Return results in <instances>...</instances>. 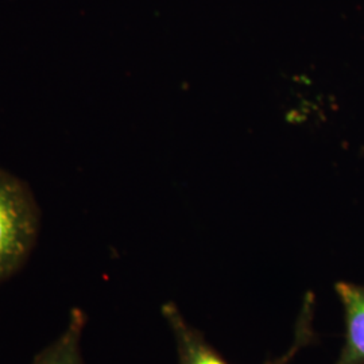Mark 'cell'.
I'll list each match as a JSON object with an SVG mask.
<instances>
[{
  "instance_id": "cell-1",
  "label": "cell",
  "mask_w": 364,
  "mask_h": 364,
  "mask_svg": "<svg viewBox=\"0 0 364 364\" xmlns=\"http://www.w3.org/2000/svg\"><path fill=\"white\" fill-rule=\"evenodd\" d=\"M41 209L26 181L0 168V284L30 259L38 243Z\"/></svg>"
},
{
  "instance_id": "cell-2",
  "label": "cell",
  "mask_w": 364,
  "mask_h": 364,
  "mask_svg": "<svg viewBox=\"0 0 364 364\" xmlns=\"http://www.w3.org/2000/svg\"><path fill=\"white\" fill-rule=\"evenodd\" d=\"M313 311L314 296L312 293H308L305 297L304 308L301 311L299 324L296 329V338L291 348L279 359L266 364H287L290 359L296 356V353L302 347L313 341ZM162 314L174 333L180 364H228L224 362L220 355L209 346L198 331L193 329L183 320L178 308L173 302H168L162 306Z\"/></svg>"
},
{
  "instance_id": "cell-3",
  "label": "cell",
  "mask_w": 364,
  "mask_h": 364,
  "mask_svg": "<svg viewBox=\"0 0 364 364\" xmlns=\"http://www.w3.org/2000/svg\"><path fill=\"white\" fill-rule=\"evenodd\" d=\"M335 289L346 316V341L335 364H364V285L338 282Z\"/></svg>"
},
{
  "instance_id": "cell-4",
  "label": "cell",
  "mask_w": 364,
  "mask_h": 364,
  "mask_svg": "<svg viewBox=\"0 0 364 364\" xmlns=\"http://www.w3.org/2000/svg\"><path fill=\"white\" fill-rule=\"evenodd\" d=\"M87 324V316L73 308L60 336L45 347L31 364H85L81 353V338Z\"/></svg>"
}]
</instances>
